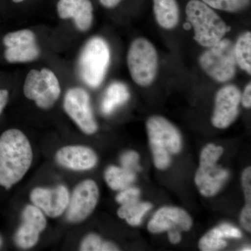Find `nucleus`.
<instances>
[{
    "instance_id": "nucleus-32",
    "label": "nucleus",
    "mask_w": 251,
    "mask_h": 251,
    "mask_svg": "<svg viewBox=\"0 0 251 251\" xmlns=\"http://www.w3.org/2000/svg\"><path fill=\"white\" fill-rule=\"evenodd\" d=\"M9 92L4 89H0V116L4 111L5 107L9 100Z\"/></svg>"
},
{
    "instance_id": "nucleus-13",
    "label": "nucleus",
    "mask_w": 251,
    "mask_h": 251,
    "mask_svg": "<svg viewBox=\"0 0 251 251\" xmlns=\"http://www.w3.org/2000/svg\"><path fill=\"white\" fill-rule=\"evenodd\" d=\"M69 191L64 186L57 188H36L30 194V200L34 206L49 217L62 215L67 209L69 202Z\"/></svg>"
},
{
    "instance_id": "nucleus-37",
    "label": "nucleus",
    "mask_w": 251,
    "mask_h": 251,
    "mask_svg": "<svg viewBox=\"0 0 251 251\" xmlns=\"http://www.w3.org/2000/svg\"><path fill=\"white\" fill-rule=\"evenodd\" d=\"M1 239H0V247H1Z\"/></svg>"
},
{
    "instance_id": "nucleus-5",
    "label": "nucleus",
    "mask_w": 251,
    "mask_h": 251,
    "mask_svg": "<svg viewBox=\"0 0 251 251\" xmlns=\"http://www.w3.org/2000/svg\"><path fill=\"white\" fill-rule=\"evenodd\" d=\"M110 61V51L106 41L94 37L87 41L79 58V71L82 80L92 88L101 85Z\"/></svg>"
},
{
    "instance_id": "nucleus-31",
    "label": "nucleus",
    "mask_w": 251,
    "mask_h": 251,
    "mask_svg": "<svg viewBox=\"0 0 251 251\" xmlns=\"http://www.w3.org/2000/svg\"><path fill=\"white\" fill-rule=\"evenodd\" d=\"M241 103L243 106L246 108H251V82L246 87L242 97H241Z\"/></svg>"
},
{
    "instance_id": "nucleus-19",
    "label": "nucleus",
    "mask_w": 251,
    "mask_h": 251,
    "mask_svg": "<svg viewBox=\"0 0 251 251\" xmlns=\"http://www.w3.org/2000/svg\"><path fill=\"white\" fill-rule=\"evenodd\" d=\"M151 202H141L139 200L134 202L122 204L117 211V215L126 220L127 224L131 226H139L145 214L152 209Z\"/></svg>"
},
{
    "instance_id": "nucleus-12",
    "label": "nucleus",
    "mask_w": 251,
    "mask_h": 251,
    "mask_svg": "<svg viewBox=\"0 0 251 251\" xmlns=\"http://www.w3.org/2000/svg\"><path fill=\"white\" fill-rule=\"evenodd\" d=\"M193 219L184 209L176 206H163L155 213L148 226L153 234L171 230L189 231Z\"/></svg>"
},
{
    "instance_id": "nucleus-25",
    "label": "nucleus",
    "mask_w": 251,
    "mask_h": 251,
    "mask_svg": "<svg viewBox=\"0 0 251 251\" xmlns=\"http://www.w3.org/2000/svg\"><path fill=\"white\" fill-rule=\"evenodd\" d=\"M214 9L227 12H237L245 9L251 4V0H201Z\"/></svg>"
},
{
    "instance_id": "nucleus-35",
    "label": "nucleus",
    "mask_w": 251,
    "mask_h": 251,
    "mask_svg": "<svg viewBox=\"0 0 251 251\" xmlns=\"http://www.w3.org/2000/svg\"><path fill=\"white\" fill-rule=\"evenodd\" d=\"M242 251H251V247H247L246 248H244V249H242Z\"/></svg>"
},
{
    "instance_id": "nucleus-18",
    "label": "nucleus",
    "mask_w": 251,
    "mask_h": 251,
    "mask_svg": "<svg viewBox=\"0 0 251 251\" xmlns=\"http://www.w3.org/2000/svg\"><path fill=\"white\" fill-rule=\"evenodd\" d=\"M130 92L125 84L120 82H112L105 91L100 109L103 114L109 115L115 109L128 101Z\"/></svg>"
},
{
    "instance_id": "nucleus-27",
    "label": "nucleus",
    "mask_w": 251,
    "mask_h": 251,
    "mask_svg": "<svg viewBox=\"0 0 251 251\" xmlns=\"http://www.w3.org/2000/svg\"><path fill=\"white\" fill-rule=\"evenodd\" d=\"M2 42L6 48L21 44H34L36 43V36L29 29H21L6 34L3 37Z\"/></svg>"
},
{
    "instance_id": "nucleus-26",
    "label": "nucleus",
    "mask_w": 251,
    "mask_h": 251,
    "mask_svg": "<svg viewBox=\"0 0 251 251\" xmlns=\"http://www.w3.org/2000/svg\"><path fill=\"white\" fill-rule=\"evenodd\" d=\"M80 250L84 251H115L119 248L113 243L105 242L95 234H90L83 239Z\"/></svg>"
},
{
    "instance_id": "nucleus-24",
    "label": "nucleus",
    "mask_w": 251,
    "mask_h": 251,
    "mask_svg": "<svg viewBox=\"0 0 251 251\" xmlns=\"http://www.w3.org/2000/svg\"><path fill=\"white\" fill-rule=\"evenodd\" d=\"M224 234L219 226L211 229L199 241L198 247L202 251H217L223 250L227 246Z\"/></svg>"
},
{
    "instance_id": "nucleus-20",
    "label": "nucleus",
    "mask_w": 251,
    "mask_h": 251,
    "mask_svg": "<svg viewBox=\"0 0 251 251\" xmlns=\"http://www.w3.org/2000/svg\"><path fill=\"white\" fill-rule=\"evenodd\" d=\"M104 178L109 187L115 191H121L128 187L134 182L136 179L135 172L119 168L117 166H110L107 168L104 174Z\"/></svg>"
},
{
    "instance_id": "nucleus-14",
    "label": "nucleus",
    "mask_w": 251,
    "mask_h": 251,
    "mask_svg": "<svg viewBox=\"0 0 251 251\" xmlns=\"http://www.w3.org/2000/svg\"><path fill=\"white\" fill-rule=\"evenodd\" d=\"M47 225L44 213L34 205H27L23 212L22 224L18 228L15 240L18 247L30 249L36 245L39 236Z\"/></svg>"
},
{
    "instance_id": "nucleus-23",
    "label": "nucleus",
    "mask_w": 251,
    "mask_h": 251,
    "mask_svg": "<svg viewBox=\"0 0 251 251\" xmlns=\"http://www.w3.org/2000/svg\"><path fill=\"white\" fill-rule=\"evenodd\" d=\"M242 184L246 204L240 215V224L247 232L251 231V168H246L242 175Z\"/></svg>"
},
{
    "instance_id": "nucleus-8",
    "label": "nucleus",
    "mask_w": 251,
    "mask_h": 251,
    "mask_svg": "<svg viewBox=\"0 0 251 251\" xmlns=\"http://www.w3.org/2000/svg\"><path fill=\"white\" fill-rule=\"evenodd\" d=\"M23 92L28 99L35 101L39 108L49 109L60 96V84L55 74L49 69H32L25 80Z\"/></svg>"
},
{
    "instance_id": "nucleus-4",
    "label": "nucleus",
    "mask_w": 251,
    "mask_h": 251,
    "mask_svg": "<svg viewBox=\"0 0 251 251\" xmlns=\"http://www.w3.org/2000/svg\"><path fill=\"white\" fill-rule=\"evenodd\" d=\"M224 151L222 147L212 143L208 144L201 151L195 183L204 197L216 196L229 178V172L218 164Z\"/></svg>"
},
{
    "instance_id": "nucleus-3",
    "label": "nucleus",
    "mask_w": 251,
    "mask_h": 251,
    "mask_svg": "<svg viewBox=\"0 0 251 251\" xmlns=\"http://www.w3.org/2000/svg\"><path fill=\"white\" fill-rule=\"evenodd\" d=\"M186 14L194 29L195 40L203 47L215 45L229 31L224 20L201 0H190Z\"/></svg>"
},
{
    "instance_id": "nucleus-15",
    "label": "nucleus",
    "mask_w": 251,
    "mask_h": 251,
    "mask_svg": "<svg viewBox=\"0 0 251 251\" xmlns=\"http://www.w3.org/2000/svg\"><path fill=\"white\" fill-rule=\"evenodd\" d=\"M59 164L75 171H88L97 166L98 157L93 150L81 145L64 147L56 154Z\"/></svg>"
},
{
    "instance_id": "nucleus-11",
    "label": "nucleus",
    "mask_w": 251,
    "mask_h": 251,
    "mask_svg": "<svg viewBox=\"0 0 251 251\" xmlns=\"http://www.w3.org/2000/svg\"><path fill=\"white\" fill-rule=\"evenodd\" d=\"M242 93L236 86L229 85L220 89L215 99L211 123L216 128H227L239 115Z\"/></svg>"
},
{
    "instance_id": "nucleus-1",
    "label": "nucleus",
    "mask_w": 251,
    "mask_h": 251,
    "mask_svg": "<svg viewBox=\"0 0 251 251\" xmlns=\"http://www.w3.org/2000/svg\"><path fill=\"white\" fill-rule=\"evenodd\" d=\"M30 143L20 130H5L0 136V186L9 188L23 179L32 163Z\"/></svg>"
},
{
    "instance_id": "nucleus-6",
    "label": "nucleus",
    "mask_w": 251,
    "mask_h": 251,
    "mask_svg": "<svg viewBox=\"0 0 251 251\" xmlns=\"http://www.w3.org/2000/svg\"><path fill=\"white\" fill-rule=\"evenodd\" d=\"M127 64L135 83L141 87L151 85L158 69V53L154 46L145 38L135 39L128 49Z\"/></svg>"
},
{
    "instance_id": "nucleus-28",
    "label": "nucleus",
    "mask_w": 251,
    "mask_h": 251,
    "mask_svg": "<svg viewBox=\"0 0 251 251\" xmlns=\"http://www.w3.org/2000/svg\"><path fill=\"white\" fill-rule=\"evenodd\" d=\"M140 156L138 153L135 151H126L120 158L122 168L129 171H140L141 168L139 165Z\"/></svg>"
},
{
    "instance_id": "nucleus-17",
    "label": "nucleus",
    "mask_w": 251,
    "mask_h": 251,
    "mask_svg": "<svg viewBox=\"0 0 251 251\" xmlns=\"http://www.w3.org/2000/svg\"><path fill=\"white\" fill-rule=\"evenodd\" d=\"M156 22L163 29H172L179 21V9L176 0H153Z\"/></svg>"
},
{
    "instance_id": "nucleus-30",
    "label": "nucleus",
    "mask_w": 251,
    "mask_h": 251,
    "mask_svg": "<svg viewBox=\"0 0 251 251\" xmlns=\"http://www.w3.org/2000/svg\"><path fill=\"white\" fill-rule=\"evenodd\" d=\"M219 227L224 234L225 239H240L242 237L240 229L232 225L224 223L220 225Z\"/></svg>"
},
{
    "instance_id": "nucleus-21",
    "label": "nucleus",
    "mask_w": 251,
    "mask_h": 251,
    "mask_svg": "<svg viewBox=\"0 0 251 251\" xmlns=\"http://www.w3.org/2000/svg\"><path fill=\"white\" fill-rule=\"evenodd\" d=\"M39 55L40 49L36 43L11 46L4 51L5 59L9 63L32 62Z\"/></svg>"
},
{
    "instance_id": "nucleus-7",
    "label": "nucleus",
    "mask_w": 251,
    "mask_h": 251,
    "mask_svg": "<svg viewBox=\"0 0 251 251\" xmlns=\"http://www.w3.org/2000/svg\"><path fill=\"white\" fill-rule=\"evenodd\" d=\"M208 49L199 59L200 65L204 72L217 82L232 80L235 75L237 65L233 43L224 38Z\"/></svg>"
},
{
    "instance_id": "nucleus-29",
    "label": "nucleus",
    "mask_w": 251,
    "mask_h": 251,
    "mask_svg": "<svg viewBox=\"0 0 251 251\" xmlns=\"http://www.w3.org/2000/svg\"><path fill=\"white\" fill-rule=\"evenodd\" d=\"M140 193H141V191L139 188L128 186L125 189L121 190L120 192L117 195L115 199H116L117 202L122 205V204L138 201Z\"/></svg>"
},
{
    "instance_id": "nucleus-34",
    "label": "nucleus",
    "mask_w": 251,
    "mask_h": 251,
    "mask_svg": "<svg viewBox=\"0 0 251 251\" xmlns=\"http://www.w3.org/2000/svg\"><path fill=\"white\" fill-rule=\"evenodd\" d=\"M100 4L108 9L116 7L117 5L121 2L122 0H99Z\"/></svg>"
},
{
    "instance_id": "nucleus-10",
    "label": "nucleus",
    "mask_w": 251,
    "mask_h": 251,
    "mask_svg": "<svg viewBox=\"0 0 251 251\" xmlns=\"http://www.w3.org/2000/svg\"><path fill=\"white\" fill-rule=\"evenodd\" d=\"M99 189L93 180L87 179L80 183L69 198L67 218L72 223H79L91 215L97 205Z\"/></svg>"
},
{
    "instance_id": "nucleus-9",
    "label": "nucleus",
    "mask_w": 251,
    "mask_h": 251,
    "mask_svg": "<svg viewBox=\"0 0 251 251\" xmlns=\"http://www.w3.org/2000/svg\"><path fill=\"white\" fill-rule=\"evenodd\" d=\"M64 108L82 132L92 135L98 130L88 93L80 87L69 89L64 100Z\"/></svg>"
},
{
    "instance_id": "nucleus-16",
    "label": "nucleus",
    "mask_w": 251,
    "mask_h": 251,
    "mask_svg": "<svg viewBox=\"0 0 251 251\" xmlns=\"http://www.w3.org/2000/svg\"><path fill=\"white\" fill-rule=\"evenodd\" d=\"M57 13L62 19L72 18L79 30L86 31L93 22V6L90 0H59Z\"/></svg>"
},
{
    "instance_id": "nucleus-22",
    "label": "nucleus",
    "mask_w": 251,
    "mask_h": 251,
    "mask_svg": "<svg viewBox=\"0 0 251 251\" xmlns=\"http://www.w3.org/2000/svg\"><path fill=\"white\" fill-rule=\"evenodd\" d=\"M234 55L241 69L251 74V33L246 31L238 38L234 45Z\"/></svg>"
},
{
    "instance_id": "nucleus-2",
    "label": "nucleus",
    "mask_w": 251,
    "mask_h": 251,
    "mask_svg": "<svg viewBox=\"0 0 251 251\" xmlns=\"http://www.w3.org/2000/svg\"><path fill=\"white\" fill-rule=\"evenodd\" d=\"M146 127L155 166L159 170H166L171 165L172 155L181 150V133L174 125L161 116L150 117Z\"/></svg>"
},
{
    "instance_id": "nucleus-36",
    "label": "nucleus",
    "mask_w": 251,
    "mask_h": 251,
    "mask_svg": "<svg viewBox=\"0 0 251 251\" xmlns=\"http://www.w3.org/2000/svg\"><path fill=\"white\" fill-rule=\"evenodd\" d=\"M12 1L15 3H20L22 2V1H24V0H12Z\"/></svg>"
},
{
    "instance_id": "nucleus-33",
    "label": "nucleus",
    "mask_w": 251,
    "mask_h": 251,
    "mask_svg": "<svg viewBox=\"0 0 251 251\" xmlns=\"http://www.w3.org/2000/svg\"><path fill=\"white\" fill-rule=\"evenodd\" d=\"M168 239L170 242L173 244H178L181 241V231L179 230H171L168 231Z\"/></svg>"
}]
</instances>
